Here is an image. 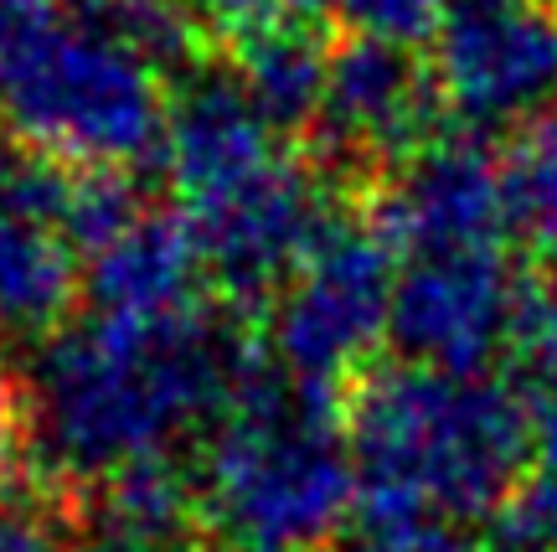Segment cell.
<instances>
[{
    "label": "cell",
    "instance_id": "obj_1",
    "mask_svg": "<svg viewBox=\"0 0 557 552\" xmlns=\"http://www.w3.org/2000/svg\"><path fill=\"white\" fill-rule=\"evenodd\" d=\"M253 356L197 305L156 316L94 310L62 326L32 367V429L62 475L165 459L191 424L218 418Z\"/></svg>",
    "mask_w": 557,
    "mask_h": 552
},
{
    "label": "cell",
    "instance_id": "obj_2",
    "mask_svg": "<svg viewBox=\"0 0 557 552\" xmlns=\"http://www.w3.org/2000/svg\"><path fill=\"white\" fill-rule=\"evenodd\" d=\"M346 444L357 495L480 522L537 459V403L480 372L377 367L351 388Z\"/></svg>",
    "mask_w": 557,
    "mask_h": 552
},
{
    "label": "cell",
    "instance_id": "obj_3",
    "mask_svg": "<svg viewBox=\"0 0 557 552\" xmlns=\"http://www.w3.org/2000/svg\"><path fill=\"white\" fill-rule=\"evenodd\" d=\"M331 393L253 361L222 403L207 439L201 512L227 542L320 552L357 512V459Z\"/></svg>",
    "mask_w": 557,
    "mask_h": 552
},
{
    "label": "cell",
    "instance_id": "obj_4",
    "mask_svg": "<svg viewBox=\"0 0 557 552\" xmlns=\"http://www.w3.org/2000/svg\"><path fill=\"white\" fill-rule=\"evenodd\" d=\"M160 62L99 16L0 21V130L62 165L129 171L165 145Z\"/></svg>",
    "mask_w": 557,
    "mask_h": 552
},
{
    "label": "cell",
    "instance_id": "obj_5",
    "mask_svg": "<svg viewBox=\"0 0 557 552\" xmlns=\"http://www.w3.org/2000/svg\"><path fill=\"white\" fill-rule=\"evenodd\" d=\"M393 243L382 228L341 218L315 254L278 290L274 346L278 367L299 382L336 388L367 367L393 320Z\"/></svg>",
    "mask_w": 557,
    "mask_h": 552
},
{
    "label": "cell",
    "instance_id": "obj_6",
    "mask_svg": "<svg viewBox=\"0 0 557 552\" xmlns=\"http://www.w3.org/2000/svg\"><path fill=\"white\" fill-rule=\"evenodd\" d=\"M532 279L511 269L500 243L408 254L393 284L387 335L418 367L485 372L491 356L517 346Z\"/></svg>",
    "mask_w": 557,
    "mask_h": 552
},
{
    "label": "cell",
    "instance_id": "obj_7",
    "mask_svg": "<svg viewBox=\"0 0 557 552\" xmlns=\"http://www.w3.org/2000/svg\"><path fill=\"white\" fill-rule=\"evenodd\" d=\"M434 52L438 94L475 130H506L557 103L553 0H444Z\"/></svg>",
    "mask_w": 557,
    "mask_h": 552
},
{
    "label": "cell",
    "instance_id": "obj_8",
    "mask_svg": "<svg viewBox=\"0 0 557 552\" xmlns=\"http://www.w3.org/2000/svg\"><path fill=\"white\" fill-rule=\"evenodd\" d=\"M438 94L434 62H423L408 41L351 37L331 52V83L320 103L315 135L331 145V156L351 160H408L418 145H429Z\"/></svg>",
    "mask_w": 557,
    "mask_h": 552
},
{
    "label": "cell",
    "instance_id": "obj_9",
    "mask_svg": "<svg viewBox=\"0 0 557 552\" xmlns=\"http://www.w3.org/2000/svg\"><path fill=\"white\" fill-rule=\"evenodd\" d=\"M382 233L403 254L485 248L506 237L500 171L475 139H429L398 160V181L382 207Z\"/></svg>",
    "mask_w": 557,
    "mask_h": 552
},
{
    "label": "cell",
    "instance_id": "obj_10",
    "mask_svg": "<svg viewBox=\"0 0 557 552\" xmlns=\"http://www.w3.org/2000/svg\"><path fill=\"white\" fill-rule=\"evenodd\" d=\"M201 269L197 233L181 212H156L145 207L129 228L99 243L88 254L83 284L94 310L109 316H156V310H176L191 305V284Z\"/></svg>",
    "mask_w": 557,
    "mask_h": 552
},
{
    "label": "cell",
    "instance_id": "obj_11",
    "mask_svg": "<svg viewBox=\"0 0 557 552\" xmlns=\"http://www.w3.org/2000/svg\"><path fill=\"white\" fill-rule=\"evenodd\" d=\"M331 52H336V37L320 26V16L274 21V26H259L233 47H222V58L233 62L248 99L259 103V114L284 139L315 130L325 83H331Z\"/></svg>",
    "mask_w": 557,
    "mask_h": 552
},
{
    "label": "cell",
    "instance_id": "obj_12",
    "mask_svg": "<svg viewBox=\"0 0 557 552\" xmlns=\"http://www.w3.org/2000/svg\"><path fill=\"white\" fill-rule=\"evenodd\" d=\"M73 295H78L73 237L58 222L0 207V335L26 341L58 331Z\"/></svg>",
    "mask_w": 557,
    "mask_h": 552
},
{
    "label": "cell",
    "instance_id": "obj_13",
    "mask_svg": "<svg viewBox=\"0 0 557 552\" xmlns=\"http://www.w3.org/2000/svg\"><path fill=\"white\" fill-rule=\"evenodd\" d=\"M506 192V237L532 248L557 269V119L527 130L511 160L500 165Z\"/></svg>",
    "mask_w": 557,
    "mask_h": 552
},
{
    "label": "cell",
    "instance_id": "obj_14",
    "mask_svg": "<svg viewBox=\"0 0 557 552\" xmlns=\"http://www.w3.org/2000/svg\"><path fill=\"white\" fill-rule=\"evenodd\" d=\"M186 522H191V486L171 459H145L103 480V527L176 542Z\"/></svg>",
    "mask_w": 557,
    "mask_h": 552
},
{
    "label": "cell",
    "instance_id": "obj_15",
    "mask_svg": "<svg viewBox=\"0 0 557 552\" xmlns=\"http://www.w3.org/2000/svg\"><path fill=\"white\" fill-rule=\"evenodd\" d=\"M357 548L361 552H480L470 522L423 512L408 501L357 495Z\"/></svg>",
    "mask_w": 557,
    "mask_h": 552
},
{
    "label": "cell",
    "instance_id": "obj_16",
    "mask_svg": "<svg viewBox=\"0 0 557 552\" xmlns=\"http://www.w3.org/2000/svg\"><path fill=\"white\" fill-rule=\"evenodd\" d=\"M181 16L191 21L201 47H233L238 37L259 32V26H274V21H295V16H325L320 5L331 0H176Z\"/></svg>",
    "mask_w": 557,
    "mask_h": 552
},
{
    "label": "cell",
    "instance_id": "obj_17",
    "mask_svg": "<svg viewBox=\"0 0 557 552\" xmlns=\"http://www.w3.org/2000/svg\"><path fill=\"white\" fill-rule=\"evenodd\" d=\"M336 11L331 16L346 21L361 37H387V41H408L434 37L438 21H444V0H331Z\"/></svg>",
    "mask_w": 557,
    "mask_h": 552
},
{
    "label": "cell",
    "instance_id": "obj_18",
    "mask_svg": "<svg viewBox=\"0 0 557 552\" xmlns=\"http://www.w3.org/2000/svg\"><path fill=\"white\" fill-rule=\"evenodd\" d=\"M517 352H521V361H527V372H532V393L557 397V279L532 284Z\"/></svg>",
    "mask_w": 557,
    "mask_h": 552
},
{
    "label": "cell",
    "instance_id": "obj_19",
    "mask_svg": "<svg viewBox=\"0 0 557 552\" xmlns=\"http://www.w3.org/2000/svg\"><path fill=\"white\" fill-rule=\"evenodd\" d=\"M0 552H62V537L41 512L0 506Z\"/></svg>",
    "mask_w": 557,
    "mask_h": 552
},
{
    "label": "cell",
    "instance_id": "obj_20",
    "mask_svg": "<svg viewBox=\"0 0 557 552\" xmlns=\"http://www.w3.org/2000/svg\"><path fill=\"white\" fill-rule=\"evenodd\" d=\"M16 465H21V414L16 403L0 393V491L16 480Z\"/></svg>",
    "mask_w": 557,
    "mask_h": 552
},
{
    "label": "cell",
    "instance_id": "obj_21",
    "mask_svg": "<svg viewBox=\"0 0 557 552\" xmlns=\"http://www.w3.org/2000/svg\"><path fill=\"white\" fill-rule=\"evenodd\" d=\"M83 552H176V542H156V537H135V532H114L103 527Z\"/></svg>",
    "mask_w": 557,
    "mask_h": 552
},
{
    "label": "cell",
    "instance_id": "obj_22",
    "mask_svg": "<svg viewBox=\"0 0 557 552\" xmlns=\"http://www.w3.org/2000/svg\"><path fill=\"white\" fill-rule=\"evenodd\" d=\"M83 16H99V21H124L135 11H150V5H165V0H78Z\"/></svg>",
    "mask_w": 557,
    "mask_h": 552
},
{
    "label": "cell",
    "instance_id": "obj_23",
    "mask_svg": "<svg viewBox=\"0 0 557 552\" xmlns=\"http://www.w3.org/2000/svg\"><path fill=\"white\" fill-rule=\"evenodd\" d=\"M58 0H0V21H26V16H47Z\"/></svg>",
    "mask_w": 557,
    "mask_h": 552
},
{
    "label": "cell",
    "instance_id": "obj_24",
    "mask_svg": "<svg viewBox=\"0 0 557 552\" xmlns=\"http://www.w3.org/2000/svg\"><path fill=\"white\" fill-rule=\"evenodd\" d=\"M222 552H259V548H238V542H233V548H222Z\"/></svg>",
    "mask_w": 557,
    "mask_h": 552
}]
</instances>
